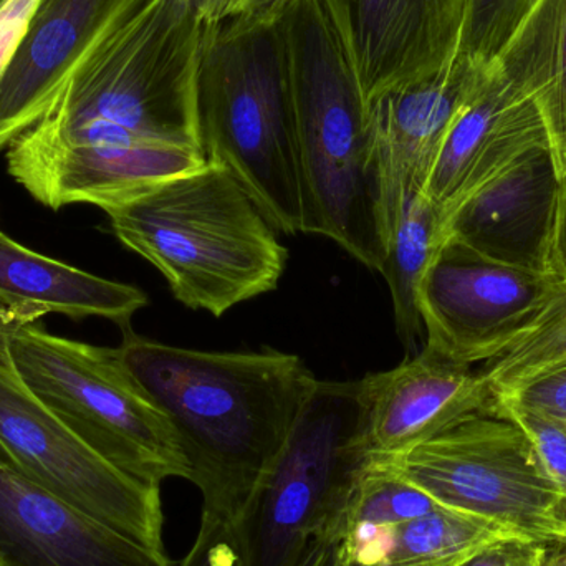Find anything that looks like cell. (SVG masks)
Listing matches in <instances>:
<instances>
[{"label": "cell", "mask_w": 566, "mask_h": 566, "mask_svg": "<svg viewBox=\"0 0 566 566\" xmlns=\"http://www.w3.org/2000/svg\"><path fill=\"white\" fill-rule=\"evenodd\" d=\"M119 359L165 412L188 458L202 512L238 528L315 391L300 356L179 348L122 326Z\"/></svg>", "instance_id": "1"}, {"label": "cell", "mask_w": 566, "mask_h": 566, "mask_svg": "<svg viewBox=\"0 0 566 566\" xmlns=\"http://www.w3.org/2000/svg\"><path fill=\"white\" fill-rule=\"evenodd\" d=\"M206 29L181 0H138L73 73L52 108L17 139L201 151L196 80Z\"/></svg>", "instance_id": "2"}, {"label": "cell", "mask_w": 566, "mask_h": 566, "mask_svg": "<svg viewBox=\"0 0 566 566\" xmlns=\"http://www.w3.org/2000/svg\"><path fill=\"white\" fill-rule=\"evenodd\" d=\"M298 128L303 234L379 271L388 251L368 105L332 0L281 10Z\"/></svg>", "instance_id": "3"}, {"label": "cell", "mask_w": 566, "mask_h": 566, "mask_svg": "<svg viewBox=\"0 0 566 566\" xmlns=\"http://www.w3.org/2000/svg\"><path fill=\"white\" fill-rule=\"evenodd\" d=\"M196 109L206 161L228 169L275 231L302 232L298 128L281 13L208 23Z\"/></svg>", "instance_id": "4"}, {"label": "cell", "mask_w": 566, "mask_h": 566, "mask_svg": "<svg viewBox=\"0 0 566 566\" xmlns=\"http://www.w3.org/2000/svg\"><path fill=\"white\" fill-rule=\"evenodd\" d=\"M113 234L192 310L222 316L277 289L289 251L238 179L216 163L105 209Z\"/></svg>", "instance_id": "5"}, {"label": "cell", "mask_w": 566, "mask_h": 566, "mask_svg": "<svg viewBox=\"0 0 566 566\" xmlns=\"http://www.w3.org/2000/svg\"><path fill=\"white\" fill-rule=\"evenodd\" d=\"M9 356L22 385L109 464L146 484L189 481L175 428L116 348L62 338L35 322L13 333Z\"/></svg>", "instance_id": "6"}, {"label": "cell", "mask_w": 566, "mask_h": 566, "mask_svg": "<svg viewBox=\"0 0 566 566\" xmlns=\"http://www.w3.org/2000/svg\"><path fill=\"white\" fill-rule=\"evenodd\" d=\"M361 426L358 379L318 381L238 527L245 566H298L319 534L342 525L368 459Z\"/></svg>", "instance_id": "7"}, {"label": "cell", "mask_w": 566, "mask_h": 566, "mask_svg": "<svg viewBox=\"0 0 566 566\" xmlns=\"http://www.w3.org/2000/svg\"><path fill=\"white\" fill-rule=\"evenodd\" d=\"M369 459L442 507L545 544L566 541L557 518V488L524 429L497 409L398 454Z\"/></svg>", "instance_id": "8"}, {"label": "cell", "mask_w": 566, "mask_h": 566, "mask_svg": "<svg viewBox=\"0 0 566 566\" xmlns=\"http://www.w3.org/2000/svg\"><path fill=\"white\" fill-rule=\"evenodd\" d=\"M562 283L444 239L419 289L426 346L458 365L495 361L538 332Z\"/></svg>", "instance_id": "9"}, {"label": "cell", "mask_w": 566, "mask_h": 566, "mask_svg": "<svg viewBox=\"0 0 566 566\" xmlns=\"http://www.w3.org/2000/svg\"><path fill=\"white\" fill-rule=\"evenodd\" d=\"M0 446L63 501L166 554L161 485L138 481L96 454L6 366H0Z\"/></svg>", "instance_id": "10"}, {"label": "cell", "mask_w": 566, "mask_h": 566, "mask_svg": "<svg viewBox=\"0 0 566 566\" xmlns=\"http://www.w3.org/2000/svg\"><path fill=\"white\" fill-rule=\"evenodd\" d=\"M492 70L494 63L482 65L459 55L441 72L366 103L381 175L388 245L406 199L426 191L449 132L484 88Z\"/></svg>", "instance_id": "11"}, {"label": "cell", "mask_w": 566, "mask_h": 566, "mask_svg": "<svg viewBox=\"0 0 566 566\" xmlns=\"http://www.w3.org/2000/svg\"><path fill=\"white\" fill-rule=\"evenodd\" d=\"M358 382L368 458L398 454L472 416L495 411L494 389L482 371L449 361L428 346Z\"/></svg>", "instance_id": "12"}, {"label": "cell", "mask_w": 566, "mask_h": 566, "mask_svg": "<svg viewBox=\"0 0 566 566\" xmlns=\"http://www.w3.org/2000/svg\"><path fill=\"white\" fill-rule=\"evenodd\" d=\"M0 566H178L25 474L0 446Z\"/></svg>", "instance_id": "13"}, {"label": "cell", "mask_w": 566, "mask_h": 566, "mask_svg": "<svg viewBox=\"0 0 566 566\" xmlns=\"http://www.w3.org/2000/svg\"><path fill=\"white\" fill-rule=\"evenodd\" d=\"M366 103L458 60L468 0H332Z\"/></svg>", "instance_id": "14"}, {"label": "cell", "mask_w": 566, "mask_h": 566, "mask_svg": "<svg viewBox=\"0 0 566 566\" xmlns=\"http://www.w3.org/2000/svg\"><path fill=\"white\" fill-rule=\"evenodd\" d=\"M138 0H40L0 73V151L52 108L73 73Z\"/></svg>", "instance_id": "15"}, {"label": "cell", "mask_w": 566, "mask_h": 566, "mask_svg": "<svg viewBox=\"0 0 566 566\" xmlns=\"http://www.w3.org/2000/svg\"><path fill=\"white\" fill-rule=\"evenodd\" d=\"M558 196L560 178L552 149L541 148L452 209L442 234L497 264L554 275L552 239Z\"/></svg>", "instance_id": "16"}, {"label": "cell", "mask_w": 566, "mask_h": 566, "mask_svg": "<svg viewBox=\"0 0 566 566\" xmlns=\"http://www.w3.org/2000/svg\"><path fill=\"white\" fill-rule=\"evenodd\" d=\"M206 163L198 149L179 146H35L15 139L7 151L9 175L53 211L70 205L105 211Z\"/></svg>", "instance_id": "17"}, {"label": "cell", "mask_w": 566, "mask_h": 566, "mask_svg": "<svg viewBox=\"0 0 566 566\" xmlns=\"http://www.w3.org/2000/svg\"><path fill=\"white\" fill-rule=\"evenodd\" d=\"M541 148H551L541 108L532 96L512 85L494 62L491 78L449 132L426 196L446 221L472 192Z\"/></svg>", "instance_id": "18"}, {"label": "cell", "mask_w": 566, "mask_h": 566, "mask_svg": "<svg viewBox=\"0 0 566 566\" xmlns=\"http://www.w3.org/2000/svg\"><path fill=\"white\" fill-rule=\"evenodd\" d=\"M0 300L36 316L83 319L102 316L132 325L133 315L148 305L138 286L106 281L52 258L36 254L0 232Z\"/></svg>", "instance_id": "19"}, {"label": "cell", "mask_w": 566, "mask_h": 566, "mask_svg": "<svg viewBox=\"0 0 566 566\" xmlns=\"http://www.w3.org/2000/svg\"><path fill=\"white\" fill-rule=\"evenodd\" d=\"M511 532L464 512L438 507L421 517L342 531L343 566H458Z\"/></svg>", "instance_id": "20"}, {"label": "cell", "mask_w": 566, "mask_h": 566, "mask_svg": "<svg viewBox=\"0 0 566 566\" xmlns=\"http://www.w3.org/2000/svg\"><path fill=\"white\" fill-rule=\"evenodd\" d=\"M495 65L541 108L562 182L566 175V0H537Z\"/></svg>", "instance_id": "21"}, {"label": "cell", "mask_w": 566, "mask_h": 566, "mask_svg": "<svg viewBox=\"0 0 566 566\" xmlns=\"http://www.w3.org/2000/svg\"><path fill=\"white\" fill-rule=\"evenodd\" d=\"M444 216L438 206L418 192L406 199L389 241L379 274L388 283L395 308L396 329L406 348H411L421 335L419 289L436 252L444 242Z\"/></svg>", "instance_id": "22"}, {"label": "cell", "mask_w": 566, "mask_h": 566, "mask_svg": "<svg viewBox=\"0 0 566 566\" xmlns=\"http://www.w3.org/2000/svg\"><path fill=\"white\" fill-rule=\"evenodd\" d=\"M438 507L441 505L421 489L368 458L346 501L342 531L401 524Z\"/></svg>", "instance_id": "23"}, {"label": "cell", "mask_w": 566, "mask_h": 566, "mask_svg": "<svg viewBox=\"0 0 566 566\" xmlns=\"http://www.w3.org/2000/svg\"><path fill=\"white\" fill-rule=\"evenodd\" d=\"M562 365H566V281L538 332L507 355L488 363L482 375L497 396Z\"/></svg>", "instance_id": "24"}, {"label": "cell", "mask_w": 566, "mask_h": 566, "mask_svg": "<svg viewBox=\"0 0 566 566\" xmlns=\"http://www.w3.org/2000/svg\"><path fill=\"white\" fill-rule=\"evenodd\" d=\"M537 0H468L459 55L491 65Z\"/></svg>", "instance_id": "25"}, {"label": "cell", "mask_w": 566, "mask_h": 566, "mask_svg": "<svg viewBox=\"0 0 566 566\" xmlns=\"http://www.w3.org/2000/svg\"><path fill=\"white\" fill-rule=\"evenodd\" d=\"M495 409L517 422L534 444L542 465L560 495L557 518L566 535V429L538 412L518 406L495 401Z\"/></svg>", "instance_id": "26"}, {"label": "cell", "mask_w": 566, "mask_h": 566, "mask_svg": "<svg viewBox=\"0 0 566 566\" xmlns=\"http://www.w3.org/2000/svg\"><path fill=\"white\" fill-rule=\"evenodd\" d=\"M495 401L538 412L566 429V365L501 392Z\"/></svg>", "instance_id": "27"}, {"label": "cell", "mask_w": 566, "mask_h": 566, "mask_svg": "<svg viewBox=\"0 0 566 566\" xmlns=\"http://www.w3.org/2000/svg\"><path fill=\"white\" fill-rule=\"evenodd\" d=\"M178 566H245L238 528L202 512L195 544Z\"/></svg>", "instance_id": "28"}, {"label": "cell", "mask_w": 566, "mask_h": 566, "mask_svg": "<svg viewBox=\"0 0 566 566\" xmlns=\"http://www.w3.org/2000/svg\"><path fill=\"white\" fill-rule=\"evenodd\" d=\"M545 548V542L509 535L485 545L458 566H541Z\"/></svg>", "instance_id": "29"}, {"label": "cell", "mask_w": 566, "mask_h": 566, "mask_svg": "<svg viewBox=\"0 0 566 566\" xmlns=\"http://www.w3.org/2000/svg\"><path fill=\"white\" fill-rule=\"evenodd\" d=\"M40 0H2L0 2V73L12 59L27 23Z\"/></svg>", "instance_id": "30"}, {"label": "cell", "mask_w": 566, "mask_h": 566, "mask_svg": "<svg viewBox=\"0 0 566 566\" xmlns=\"http://www.w3.org/2000/svg\"><path fill=\"white\" fill-rule=\"evenodd\" d=\"M40 316L22 306L10 305V303L0 300V366L12 368L10 365L9 343L13 333L20 326L29 325V323L40 322Z\"/></svg>", "instance_id": "31"}, {"label": "cell", "mask_w": 566, "mask_h": 566, "mask_svg": "<svg viewBox=\"0 0 566 566\" xmlns=\"http://www.w3.org/2000/svg\"><path fill=\"white\" fill-rule=\"evenodd\" d=\"M339 538L342 528L338 525L319 534L303 555L298 566H343L339 557Z\"/></svg>", "instance_id": "32"}, {"label": "cell", "mask_w": 566, "mask_h": 566, "mask_svg": "<svg viewBox=\"0 0 566 566\" xmlns=\"http://www.w3.org/2000/svg\"><path fill=\"white\" fill-rule=\"evenodd\" d=\"M181 2L191 7L209 25L249 13L252 9V0H181Z\"/></svg>", "instance_id": "33"}, {"label": "cell", "mask_w": 566, "mask_h": 566, "mask_svg": "<svg viewBox=\"0 0 566 566\" xmlns=\"http://www.w3.org/2000/svg\"><path fill=\"white\" fill-rule=\"evenodd\" d=\"M552 272L555 277L566 281V176L560 182L557 218L552 239Z\"/></svg>", "instance_id": "34"}, {"label": "cell", "mask_w": 566, "mask_h": 566, "mask_svg": "<svg viewBox=\"0 0 566 566\" xmlns=\"http://www.w3.org/2000/svg\"><path fill=\"white\" fill-rule=\"evenodd\" d=\"M541 566H566V541L547 544Z\"/></svg>", "instance_id": "35"}, {"label": "cell", "mask_w": 566, "mask_h": 566, "mask_svg": "<svg viewBox=\"0 0 566 566\" xmlns=\"http://www.w3.org/2000/svg\"><path fill=\"white\" fill-rule=\"evenodd\" d=\"M292 0H252L251 12L279 13Z\"/></svg>", "instance_id": "36"}, {"label": "cell", "mask_w": 566, "mask_h": 566, "mask_svg": "<svg viewBox=\"0 0 566 566\" xmlns=\"http://www.w3.org/2000/svg\"><path fill=\"white\" fill-rule=\"evenodd\" d=\"M0 2H2V0H0Z\"/></svg>", "instance_id": "37"}, {"label": "cell", "mask_w": 566, "mask_h": 566, "mask_svg": "<svg viewBox=\"0 0 566 566\" xmlns=\"http://www.w3.org/2000/svg\"><path fill=\"white\" fill-rule=\"evenodd\" d=\"M566 176V175H565Z\"/></svg>", "instance_id": "38"}]
</instances>
